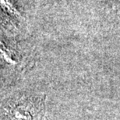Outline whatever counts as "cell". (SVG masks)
I'll list each match as a JSON object with an SVG mask.
<instances>
[{
  "instance_id": "1",
  "label": "cell",
  "mask_w": 120,
  "mask_h": 120,
  "mask_svg": "<svg viewBox=\"0 0 120 120\" xmlns=\"http://www.w3.org/2000/svg\"><path fill=\"white\" fill-rule=\"evenodd\" d=\"M34 103L26 102L16 105L10 111L11 120H43L42 111L36 109Z\"/></svg>"
}]
</instances>
